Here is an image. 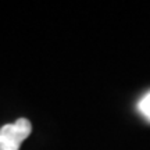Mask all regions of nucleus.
Wrapping results in <instances>:
<instances>
[{"mask_svg":"<svg viewBox=\"0 0 150 150\" xmlns=\"http://www.w3.org/2000/svg\"><path fill=\"white\" fill-rule=\"evenodd\" d=\"M32 132V125L25 118L0 128V150H20V146Z\"/></svg>","mask_w":150,"mask_h":150,"instance_id":"nucleus-1","label":"nucleus"},{"mask_svg":"<svg viewBox=\"0 0 150 150\" xmlns=\"http://www.w3.org/2000/svg\"><path fill=\"white\" fill-rule=\"evenodd\" d=\"M138 110H139V112L143 115V118H146V120L150 122V92L146 93L145 96L139 100Z\"/></svg>","mask_w":150,"mask_h":150,"instance_id":"nucleus-2","label":"nucleus"}]
</instances>
